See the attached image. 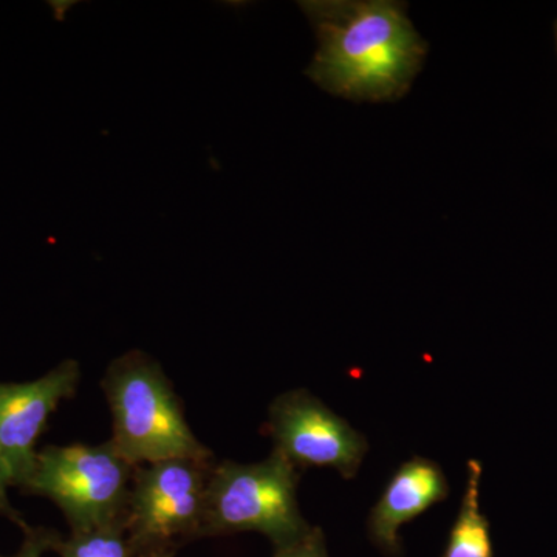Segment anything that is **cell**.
<instances>
[{"instance_id":"8","label":"cell","mask_w":557,"mask_h":557,"mask_svg":"<svg viewBox=\"0 0 557 557\" xmlns=\"http://www.w3.org/2000/svg\"><path fill=\"white\" fill-rule=\"evenodd\" d=\"M448 496V479L440 465L424 457L410 458L395 471L370 511V539L384 555H401V527Z\"/></svg>"},{"instance_id":"5","label":"cell","mask_w":557,"mask_h":557,"mask_svg":"<svg viewBox=\"0 0 557 557\" xmlns=\"http://www.w3.org/2000/svg\"><path fill=\"white\" fill-rule=\"evenodd\" d=\"M212 465L175 458L134 469L126 528L135 556L175 553L200 539Z\"/></svg>"},{"instance_id":"7","label":"cell","mask_w":557,"mask_h":557,"mask_svg":"<svg viewBox=\"0 0 557 557\" xmlns=\"http://www.w3.org/2000/svg\"><path fill=\"white\" fill-rule=\"evenodd\" d=\"M79 380V362L65 359L39 379L0 383V446L11 486L27 487L38 456L36 442L51 413L75 395Z\"/></svg>"},{"instance_id":"15","label":"cell","mask_w":557,"mask_h":557,"mask_svg":"<svg viewBox=\"0 0 557 557\" xmlns=\"http://www.w3.org/2000/svg\"><path fill=\"white\" fill-rule=\"evenodd\" d=\"M556 46H557V22H556Z\"/></svg>"},{"instance_id":"2","label":"cell","mask_w":557,"mask_h":557,"mask_svg":"<svg viewBox=\"0 0 557 557\" xmlns=\"http://www.w3.org/2000/svg\"><path fill=\"white\" fill-rule=\"evenodd\" d=\"M112 413V443L132 467L188 458L212 461L190 429L163 368L141 350L113 359L102 379Z\"/></svg>"},{"instance_id":"6","label":"cell","mask_w":557,"mask_h":557,"mask_svg":"<svg viewBox=\"0 0 557 557\" xmlns=\"http://www.w3.org/2000/svg\"><path fill=\"white\" fill-rule=\"evenodd\" d=\"M267 432L273 449L298 469H336L354 479L369 450L361 432L306 388L284 392L271 403Z\"/></svg>"},{"instance_id":"10","label":"cell","mask_w":557,"mask_h":557,"mask_svg":"<svg viewBox=\"0 0 557 557\" xmlns=\"http://www.w3.org/2000/svg\"><path fill=\"white\" fill-rule=\"evenodd\" d=\"M60 557H135L127 537L126 518L89 530L70 531L58 541Z\"/></svg>"},{"instance_id":"12","label":"cell","mask_w":557,"mask_h":557,"mask_svg":"<svg viewBox=\"0 0 557 557\" xmlns=\"http://www.w3.org/2000/svg\"><path fill=\"white\" fill-rule=\"evenodd\" d=\"M24 544L20 552L13 556H0V557H42L44 553L49 549L57 547L60 536L53 531L42 530V528H25Z\"/></svg>"},{"instance_id":"3","label":"cell","mask_w":557,"mask_h":557,"mask_svg":"<svg viewBox=\"0 0 557 557\" xmlns=\"http://www.w3.org/2000/svg\"><path fill=\"white\" fill-rule=\"evenodd\" d=\"M299 469L277 450L259 463L212 465L201 537L259 533L274 548L287 547L310 533L298 500Z\"/></svg>"},{"instance_id":"11","label":"cell","mask_w":557,"mask_h":557,"mask_svg":"<svg viewBox=\"0 0 557 557\" xmlns=\"http://www.w3.org/2000/svg\"><path fill=\"white\" fill-rule=\"evenodd\" d=\"M273 557H330L324 531L313 527L310 533L287 547L274 548Z\"/></svg>"},{"instance_id":"13","label":"cell","mask_w":557,"mask_h":557,"mask_svg":"<svg viewBox=\"0 0 557 557\" xmlns=\"http://www.w3.org/2000/svg\"><path fill=\"white\" fill-rule=\"evenodd\" d=\"M11 487L9 467H7L5 456H3L2 446H0V516L17 523L21 528H27V523L21 518L20 512L13 508L9 497Z\"/></svg>"},{"instance_id":"9","label":"cell","mask_w":557,"mask_h":557,"mask_svg":"<svg viewBox=\"0 0 557 557\" xmlns=\"http://www.w3.org/2000/svg\"><path fill=\"white\" fill-rule=\"evenodd\" d=\"M482 472L478 460L468 461L467 487L442 557H494L490 522L480 509Z\"/></svg>"},{"instance_id":"14","label":"cell","mask_w":557,"mask_h":557,"mask_svg":"<svg viewBox=\"0 0 557 557\" xmlns=\"http://www.w3.org/2000/svg\"><path fill=\"white\" fill-rule=\"evenodd\" d=\"M175 553L171 552H157V553H145V555H138L135 557H174Z\"/></svg>"},{"instance_id":"4","label":"cell","mask_w":557,"mask_h":557,"mask_svg":"<svg viewBox=\"0 0 557 557\" xmlns=\"http://www.w3.org/2000/svg\"><path fill=\"white\" fill-rule=\"evenodd\" d=\"M134 469L112 440L49 446L36 456L25 490L50 498L64 512L70 530H89L126 518Z\"/></svg>"},{"instance_id":"1","label":"cell","mask_w":557,"mask_h":557,"mask_svg":"<svg viewBox=\"0 0 557 557\" xmlns=\"http://www.w3.org/2000/svg\"><path fill=\"white\" fill-rule=\"evenodd\" d=\"M318 38L307 75L329 94L355 101H395L408 94L426 40L395 0L300 2Z\"/></svg>"}]
</instances>
